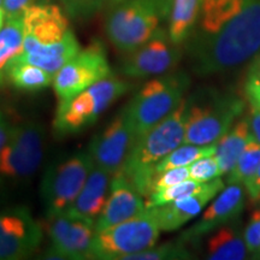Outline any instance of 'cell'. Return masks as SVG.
Segmentation results:
<instances>
[{"label": "cell", "mask_w": 260, "mask_h": 260, "mask_svg": "<svg viewBox=\"0 0 260 260\" xmlns=\"http://www.w3.org/2000/svg\"><path fill=\"white\" fill-rule=\"evenodd\" d=\"M187 42L191 67L200 76L225 73L254 59L260 53V0H249L213 32Z\"/></svg>", "instance_id": "6da1fadb"}, {"label": "cell", "mask_w": 260, "mask_h": 260, "mask_svg": "<svg viewBox=\"0 0 260 260\" xmlns=\"http://www.w3.org/2000/svg\"><path fill=\"white\" fill-rule=\"evenodd\" d=\"M22 19L23 48L14 61L37 65L54 75L81 51L68 15L58 5L37 3L25 10Z\"/></svg>", "instance_id": "7a4b0ae2"}, {"label": "cell", "mask_w": 260, "mask_h": 260, "mask_svg": "<svg viewBox=\"0 0 260 260\" xmlns=\"http://www.w3.org/2000/svg\"><path fill=\"white\" fill-rule=\"evenodd\" d=\"M187 98L162 121L139 136L130 148L121 171L144 198L151 194L154 167L183 144L186 132Z\"/></svg>", "instance_id": "3957f363"}, {"label": "cell", "mask_w": 260, "mask_h": 260, "mask_svg": "<svg viewBox=\"0 0 260 260\" xmlns=\"http://www.w3.org/2000/svg\"><path fill=\"white\" fill-rule=\"evenodd\" d=\"M246 103L239 95L216 89H199L187 98L183 144L217 142L242 116Z\"/></svg>", "instance_id": "277c9868"}, {"label": "cell", "mask_w": 260, "mask_h": 260, "mask_svg": "<svg viewBox=\"0 0 260 260\" xmlns=\"http://www.w3.org/2000/svg\"><path fill=\"white\" fill-rule=\"evenodd\" d=\"M171 0H123L113 5L105 22L109 40L122 53L145 44L169 18Z\"/></svg>", "instance_id": "5b68a950"}, {"label": "cell", "mask_w": 260, "mask_h": 260, "mask_svg": "<svg viewBox=\"0 0 260 260\" xmlns=\"http://www.w3.org/2000/svg\"><path fill=\"white\" fill-rule=\"evenodd\" d=\"M118 77H106L65 102H59L53 118V134L58 139L79 135L95 124L99 117L132 89Z\"/></svg>", "instance_id": "8992f818"}, {"label": "cell", "mask_w": 260, "mask_h": 260, "mask_svg": "<svg viewBox=\"0 0 260 260\" xmlns=\"http://www.w3.org/2000/svg\"><path fill=\"white\" fill-rule=\"evenodd\" d=\"M189 86L190 77L182 71L159 75L142 84L124 106L135 138L145 134L170 115L184 99Z\"/></svg>", "instance_id": "52a82bcc"}, {"label": "cell", "mask_w": 260, "mask_h": 260, "mask_svg": "<svg viewBox=\"0 0 260 260\" xmlns=\"http://www.w3.org/2000/svg\"><path fill=\"white\" fill-rule=\"evenodd\" d=\"M93 167L89 152L81 151L46 169L40 184V195L47 219L67 213L79 197Z\"/></svg>", "instance_id": "ba28073f"}, {"label": "cell", "mask_w": 260, "mask_h": 260, "mask_svg": "<svg viewBox=\"0 0 260 260\" xmlns=\"http://www.w3.org/2000/svg\"><path fill=\"white\" fill-rule=\"evenodd\" d=\"M160 232L157 220L146 209L139 216L96 232L90 246L89 259L125 260L129 255L154 246Z\"/></svg>", "instance_id": "9c48e42d"}, {"label": "cell", "mask_w": 260, "mask_h": 260, "mask_svg": "<svg viewBox=\"0 0 260 260\" xmlns=\"http://www.w3.org/2000/svg\"><path fill=\"white\" fill-rule=\"evenodd\" d=\"M46 130L35 121L14 125L0 151V184H17L29 180L41 167Z\"/></svg>", "instance_id": "30bf717a"}, {"label": "cell", "mask_w": 260, "mask_h": 260, "mask_svg": "<svg viewBox=\"0 0 260 260\" xmlns=\"http://www.w3.org/2000/svg\"><path fill=\"white\" fill-rule=\"evenodd\" d=\"M111 75L105 46L100 40H93L54 74L53 88L58 103L77 95Z\"/></svg>", "instance_id": "8fae6325"}, {"label": "cell", "mask_w": 260, "mask_h": 260, "mask_svg": "<svg viewBox=\"0 0 260 260\" xmlns=\"http://www.w3.org/2000/svg\"><path fill=\"white\" fill-rule=\"evenodd\" d=\"M181 57L180 45L171 40L168 29L160 27L145 44L126 53L119 67V74L128 79L159 76L174 70Z\"/></svg>", "instance_id": "7c38bea8"}, {"label": "cell", "mask_w": 260, "mask_h": 260, "mask_svg": "<svg viewBox=\"0 0 260 260\" xmlns=\"http://www.w3.org/2000/svg\"><path fill=\"white\" fill-rule=\"evenodd\" d=\"M44 230L27 206L0 212V260L27 259L38 251Z\"/></svg>", "instance_id": "4fadbf2b"}, {"label": "cell", "mask_w": 260, "mask_h": 260, "mask_svg": "<svg viewBox=\"0 0 260 260\" xmlns=\"http://www.w3.org/2000/svg\"><path fill=\"white\" fill-rule=\"evenodd\" d=\"M47 234L50 247L44 253L45 259H89L95 226L87 220L63 213L48 218Z\"/></svg>", "instance_id": "5bb4252c"}, {"label": "cell", "mask_w": 260, "mask_h": 260, "mask_svg": "<svg viewBox=\"0 0 260 260\" xmlns=\"http://www.w3.org/2000/svg\"><path fill=\"white\" fill-rule=\"evenodd\" d=\"M135 139L123 109L102 132L94 136L87 151L95 167L113 175L122 169Z\"/></svg>", "instance_id": "9a60e30c"}, {"label": "cell", "mask_w": 260, "mask_h": 260, "mask_svg": "<svg viewBox=\"0 0 260 260\" xmlns=\"http://www.w3.org/2000/svg\"><path fill=\"white\" fill-rule=\"evenodd\" d=\"M245 207V188L241 184H229L224 187L201 217L190 228L181 234L182 241L195 243L200 241L218 228L234 223Z\"/></svg>", "instance_id": "2e32d148"}, {"label": "cell", "mask_w": 260, "mask_h": 260, "mask_svg": "<svg viewBox=\"0 0 260 260\" xmlns=\"http://www.w3.org/2000/svg\"><path fill=\"white\" fill-rule=\"evenodd\" d=\"M128 177L119 170L112 175L107 201L95 222V233L125 222L146 211V201Z\"/></svg>", "instance_id": "e0dca14e"}, {"label": "cell", "mask_w": 260, "mask_h": 260, "mask_svg": "<svg viewBox=\"0 0 260 260\" xmlns=\"http://www.w3.org/2000/svg\"><path fill=\"white\" fill-rule=\"evenodd\" d=\"M224 188L222 178H214L212 186L203 193L190 195L161 205V206L147 207L154 219L157 220L159 228L162 232H174L180 229L189 220L194 219L203 212L205 206L213 200V198Z\"/></svg>", "instance_id": "ac0fdd59"}, {"label": "cell", "mask_w": 260, "mask_h": 260, "mask_svg": "<svg viewBox=\"0 0 260 260\" xmlns=\"http://www.w3.org/2000/svg\"><path fill=\"white\" fill-rule=\"evenodd\" d=\"M111 177L112 175L110 172L94 165L79 197L67 211V214L95 225L109 197Z\"/></svg>", "instance_id": "d6986e66"}, {"label": "cell", "mask_w": 260, "mask_h": 260, "mask_svg": "<svg viewBox=\"0 0 260 260\" xmlns=\"http://www.w3.org/2000/svg\"><path fill=\"white\" fill-rule=\"evenodd\" d=\"M207 236L205 245L206 259L243 260L248 258L249 253L243 233L234 223L220 226Z\"/></svg>", "instance_id": "ffe728a7"}, {"label": "cell", "mask_w": 260, "mask_h": 260, "mask_svg": "<svg viewBox=\"0 0 260 260\" xmlns=\"http://www.w3.org/2000/svg\"><path fill=\"white\" fill-rule=\"evenodd\" d=\"M253 140L248 117L239 118L234 125L217 141L216 159L222 175H228L235 167L237 159Z\"/></svg>", "instance_id": "44dd1931"}, {"label": "cell", "mask_w": 260, "mask_h": 260, "mask_svg": "<svg viewBox=\"0 0 260 260\" xmlns=\"http://www.w3.org/2000/svg\"><path fill=\"white\" fill-rule=\"evenodd\" d=\"M204 0H171L168 31L176 45L187 42L199 21Z\"/></svg>", "instance_id": "7402d4cb"}, {"label": "cell", "mask_w": 260, "mask_h": 260, "mask_svg": "<svg viewBox=\"0 0 260 260\" xmlns=\"http://www.w3.org/2000/svg\"><path fill=\"white\" fill-rule=\"evenodd\" d=\"M23 48V19L8 18L0 30V87L9 81V71L12 61Z\"/></svg>", "instance_id": "603a6c76"}, {"label": "cell", "mask_w": 260, "mask_h": 260, "mask_svg": "<svg viewBox=\"0 0 260 260\" xmlns=\"http://www.w3.org/2000/svg\"><path fill=\"white\" fill-rule=\"evenodd\" d=\"M54 75L42 68L24 61H12L9 81L16 89L22 92H39L53 84Z\"/></svg>", "instance_id": "cb8c5ba5"}, {"label": "cell", "mask_w": 260, "mask_h": 260, "mask_svg": "<svg viewBox=\"0 0 260 260\" xmlns=\"http://www.w3.org/2000/svg\"><path fill=\"white\" fill-rule=\"evenodd\" d=\"M216 151L217 142L211 145L182 144L155 165L154 175L170 170V169L189 167L190 164H193L198 159L209 157V155H214L216 154Z\"/></svg>", "instance_id": "d4e9b609"}, {"label": "cell", "mask_w": 260, "mask_h": 260, "mask_svg": "<svg viewBox=\"0 0 260 260\" xmlns=\"http://www.w3.org/2000/svg\"><path fill=\"white\" fill-rule=\"evenodd\" d=\"M212 183L213 180L205 182V183H200V182H197L194 180H187L181 182V183L175 184V186L153 191V193L146 198V199H147L146 200V209H147V207L161 206V205L169 204L174 200L203 193V191L209 189V188L212 186Z\"/></svg>", "instance_id": "484cf974"}, {"label": "cell", "mask_w": 260, "mask_h": 260, "mask_svg": "<svg viewBox=\"0 0 260 260\" xmlns=\"http://www.w3.org/2000/svg\"><path fill=\"white\" fill-rule=\"evenodd\" d=\"M260 167V144L252 140L237 159L235 167L228 174V184H243Z\"/></svg>", "instance_id": "4316f807"}, {"label": "cell", "mask_w": 260, "mask_h": 260, "mask_svg": "<svg viewBox=\"0 0 260 260\" xmlns=\"http://www.w3.org/2000/svg\"><path fill=\"white\" fill-rule=\"evenodd\" d=\"M191 258L193 254L188 249V243L178 239L175 242L149 247L145 251L129 255L125 260H187Z\"/></svg>", "instance_id": "83f0119b"}, {"label": "cell", "mask_w": 260, "mask_h": 260, "mask_svg": "<svg viewBox=\"0 0 260 260\" xmlns=\"http://www.w3.org/2000/svg\"><path fill=\"white\" fill-rule=\"evenodd\" d=\"M105 2L107 0H61V4L68 17L83 21L99 12Z\"/></svg>", "instance_id": "f1b7e54d"}, {"label": "cell", "mask_w": 260, "mask_h": 260, "mask_svg": "<svg viewBox=\"0 0 260 260\" xmlns=\"http://www.w3.org/2000/svg\"><path fill=\"white\" fill-rule=\"evenodd\" d=\"M189 176L190 180L200 182V183H205V182L212 181L214 178L222 176V171H220L216 155L200 158L193 164H190Z\"/></svg>", "instance_id": "f546056e"}, {"label": "cell", "mask_w": 260, "mask_h": 260, "mask_svg": "<svg viewBox=\"0 0 260 260\" xmlns=\"http://www.w3.org/2000/svg\"><path fill=\"white\" fill-rule=\"evenodd\" d=\"M243 239L249 255L253 259H260V206L252 210L248 223L243 230Z\"/></svg>", "instance_id": "4dcf8cb0"}, {"label": "cell", "mask_w": 260, "mask_h": 260, "mask_svg": "<svg viewBox=\"0 0 260 260\" xmlns=\"http://www.w3.org/2000/svg\"><path fill=\"white\" fill-rule=\"evenodd\" d=\"M190 180L189 176V167L175 168L167 170L160 174L154 175L151 184V194L153 191L164 189V188L175 186V184L181 183V182ZM149 194V195H151Z\"/></svg>", "instance_id": "1f68e13d"}, {"label": "cell", "mask_w": 260, "mask_h": 260, "mask_svg": "<svg viewBox=\"0 0 260 260\" xmlns=\"http://www.w3.org/2000/svg\"><path fill=\"white\" fill-rule=\"evenodd\" d=\"M245 95L251 106H260V53L252 61L245 83Z\"/></svg>", "instance_id": "d6a6232c"}, {"label": "cell", "mask_w": 260, "mask_h": 260, "mask_svg": "<svg viewBox=\"0 0 260 260\" xmlns=\"http://www.w3.org/2000/svg\"><path fill=\"white\" fill-rule=\"evenodd\" d=\"M37 3L39 0H3V8L6 12V17L15 18L23 16L25 10Z\"/></svg>", "instance_id": "836d02e7"}, {"label": "cell", "mask_w": 260, "mask_h": 260, "mask_svg": "<svg viewBox=\"0 0 260 260\" xmlns=\"http://www.w3.org/2000/svg\"><path fill=\"white\" fill-rule=\"evenodd\" d=\"M243 186L251 203L255 206H260V167L251 177L247 178Z\"/></svg>", "instance_id": "e575fe53"}, {"label": "cell", "mask_w": 260, "mask_h": 260, "mask_svg": "<svg viewBox=\"0 0 260 260\" xmlns=\"http://www.w3.org/2000/svg\"><path fill=\"white\" fill-rule=\"evenodd\" d=\"M247 117L253 140L260 144V106H251V112Z\"/></svg>", "instance_id": "d590c367"}, {"label": "cell", "mask_w": 260, "mask_h": 260, "mask_svg": "<svg viewBox=\"0 0 260 260\" xmlns=\"http://www.w3.org/2000/svg\"><path fill=\"white\" fill-rule=\"evenodd\" d=\"M12 128H14V124L6 118L4 113L0 112V151L4 148L6 142H8Z\"/></svg>", "instance_id": "8d00e7d4"}, {"label": "cell", "mask_w": 260, "mask_h": 260, "mask_svg": "<svg viewBox=\"0 0 260 260\" xmlns=\"http://www.w3.org/2000/svg\"><path fill=\"white\" fill-rule=\"evenodd\" d=\"M5 18H8L6 17V12H5V10H4V8H3V6H0V30H2L3 29V27H4V23H5Z\"/></svg>", "instance_id": "74e56055"}, {"label": "cell", "mask_w": 260, "mask_h": 260, "mask_svg": "<svg viewBox=\"0 0 260 260\" xmlns=\"http://www.w3.org/2000/svg\"><path fill=\"white\" fill-rule=\"evenodd\" d=\"M107 2H109V3H111L112 5H115V4H118V3L123 2V0H107Z\"/></svg>", "instance_id": "f35d334b"}, {"label": "cell", "mask_w": 260, "mask_h": 260, "mask_svg": "<svg viewBox=\"0 0 260 260\" xmlns=\"http://www.w3.org/2000/svg\"><path fill=\"white\" fill-rule=\"evenodd\" d=\"M52 0H39V3H50Z\"/></svg>", "instance_id": "ab89813d"}, {"label": "cell", "mask_w": 260, "mask_h": 260, "mask_svg": "<svg viewBox=\"0 0 260 260\" xmlns=\"http://www.w3.org/2000/svg\"><path fill=\"white\" fill-rule=\"evenodd\" d=\"M0 6H3V0H0Z\"/></svg>", "instance_id": "60d3db41"}, {"label": "cell", "mask_w": 260, "mask_h": 260, "mask_svg": "<svg viewBox=\"0 0 260 260\" xmlns=\"http://www.w3.org/2000/svg\"><path fill=\"white\" fill-rule=\"evenodd\" d=\"M0 112H2V111H0Z\"/></svg>", "instance_id": "b9f144b4"}]
</instances>
